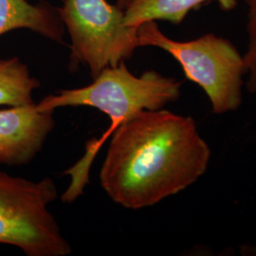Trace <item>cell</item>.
<instances>
[{"label": "cell", "instance_id": "1", "mask_svg": "<svg viewBox=\"0 0 256 256\" xmlns=\"http://www.w3.org/2000/svg\"><path fill=\"white\" fill-rule=\"evenodd\" d=\"M110 138L100 183L126 209L152 207L182 192L210 164V146L194 120L164 108L138 112Z\"/></svg>", "mask_w": 256, "mask_h": 256}, {"label": "cell", "instance_id": "2", "mask_svg": "<svg viewBox=\"0 0 256 256\" xmlns=\"http://www.w3.org/2000/svg\"><path fill=\"white\" fill-rule=\"evenodd\" d=\"M86 86L56 92L36 104L37 108L42 111L90 106L100 110L111 120L110 128L102 136L88 142L84 155L64 172L72 180L62 194V200L68 203L75 202L82 194L90 180L94 158L120 124L142 110L164 108L168 104L178 101L182 94V82L156 70H147L136 76L129 72L126 61L102 70Z\"/></svg>", "mask_w": 256, "mask_h": 256}, {"label": "cell", "instance_id": "3", "mask_svg": "<svg viewBox=\"0 0 256 256\" xmlns=\"http://www.w3.org/2000/svg\"><path fill=\"white\" fill-rule=\"evenodd\" d=\"M138 38L140 46H155L172 55L185 77L206 93L212 113L225 114L242 106L247 66L228 39L207 34L190 41H176L166 36L156 21L140 25Z\"/></svg>", "mask_w": 256, "mask_h": 256}, {"label": "cell", "instance_id": "4", "mask_svg": "<svg viewBox=\"0 0 256 256\" xmlns=\"http://www.w3.org/2000/svg\"><path fill=\"white\" fill-rule=\"evenodd\" d=\"M57 196L50 178L34 182L0 170V244L28 256L70 254V244L48 210Z\"/></svg>", "mask_w": 256, "mask_h": 256}, {"label": "cell", "instance_id": "5", "mask_svg": "<svg viewBox=\"0 0 256 256\" xmlns=\"http://www.w3.org/2000/svg\"><path fill=\"white\" fill-rule=\"evenodd\" d=\"M55 10L70 36V70L86 66L95 78L131 58L140 46L138 27L126 26L124 10L106 0H63Z\"/></svg>", "mask_w": 256, "mask_h": 256}, {"label": "cell", "instance_id": "6", "mask_svg": "<svg viewBox=\"0 0 256 256\" xmlns=\"http://www.w3.org/2000/svg\"><path fill=\"white\" fill-rule=\"evenodd\" d=\"M54 114L38 110L36 102L0 110V164H30L54 128Z\"/></svg>", "mask_w": 256, "mask_h": 256}, {"label": "cell", "instance_id": "7", "mask_svg": "<svg viewBox=\"0 0 256 256\" xmlns=\"http://www.w3.org/2000/svg\"><path fill=\"white\" fill-rule=\"evenodd\" d=\"M28 28L54 42L62 43L64 28L56 10L27 0H0V36Z\"/></svg>", "mask_w": 256, "mask_h": 256}, {"label": "cell", "instance_id": "8", "mask_svg": "<svg viewBox=\"0 0 256 256\" xmlns=\"http://www.w3.org/2000/svg\"><path fill=\"white\" fill-rule=\"evenodd\" d=\"M212 2L218 3L223 10H232L238 5V0H131L124 9V20L130 27L156 20L178 25L190 12Z\"/></svg>", "mask_w": 256, "mask_h": 256}, {"label": "cell", "instance_id": "9", "mask_svg": "<svg viewBox=\"0 0 256 256\" xmlns=\"http://www.w3.org/2000/svg\"><path fill=\"white\" fill-rule=\"evenodd\" d=\"M39 86V81L18 57L0 59V106L32 104V92Z\"/></svg>", "mask_w": 256, "mask_h": 256}, {"label": "cell", "instance_id": "10", "mask_svg": "<svg viewBox=\"0 0 256 256\" xmlns=\"http://www.w3.org/2000/svg\"><path fill=\"white\" fill-rule=\"evenodd\" d=\"M247 4L248 46L244 60L248 75L246 88L252 94H256V0H245Z\"/></svg>", "mask_w": 256, "mask_h": 256}, {"label": "cell", "instance_id": "11", "mask_svg": "<svg viewBox=\"0 0 256 256\" xmlns=\"http://www.w3.org/2000/svg\"><path fill=\"white\" fill-rule=\"evenodd\" d=\"M131 0H117V6L120 9L124 10L128 7V4Z\"/></svg>", "mask_w": 256, "mask_h": 256}]
</instances>
